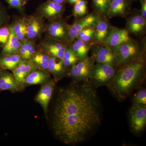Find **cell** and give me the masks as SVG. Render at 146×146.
Wrapping results in <instances>:
<instances>
[{
    "label": "cell",
    "instance_id": "1",
    "mask_svg": "<svg viewBox=\"0 0 146 146\" xmlns=\"http://www.w3.org/2000/svg\"><path fill=\"white\" fill-rule=\"evenodd\" d=\"M96 88L89 81L72 82L58 89L53 105L50 125L63 143L75 145L86 140L101 122Z\"/></svg>",
    "mask_w": 146,
    "mask_h": 146
},
{
    "label": "cell",
    "instance_id": "2",
    "mask_svg": "<svg viewBox=\"0 0 146 146\" xmlns=\"http://www.w3.org/2000/svg\"><path fill=\"white\" fill-rule=\"evenodd\" d=\"M145 77V59L144 56L118 68L115 76L107 86L117 99L122 101L141 86Z\"/></svg>",
    "mask_w": 146,
    "mask_h": 146
},
{
    "label": "cell",
    "instance_id": "3",
    "mask_svg": "<svg viewBox=\"0 0 146 146\" xmlns=\"http://www.w3.org/2000/svg\"><path fill=\"white\" fill-rule=\"evenodd\" d=\"M145 46L131 38L122 44L115 52L116 67L119 68L131 60L145 56Z\"/></svg>",
    "mask_w": 146,
    "mask_h": 146
},
{
    "label": "cell",
    "instance_id": "4",
    "mask_svg": "<svg viewBox=\"0 0 146 146\" xmlns=\"http://www.w3.org/2000/svg\"><path fill=\"white\" fill-rule=\"evenodd\" d=\"M117 68L112 65L96 63L94 65L89 82L95 88L106 86L115 76Z\"/></svg>",
    "mask_w": 146,
    "mask_h": 146
},
{
    "label": "cell",
    "instance_id": "5",
    "mask_svg": "<svg viewBox=\"0 0 146 146\" xmlns=\"http://www.w3.org/2000/svg\"><path fill=\"white\" fill-rule=\"evenodd\" d=\"M95 61L91 56L83 60H79L68 70L67 76L73 82L89 81Z\"/></svg>",
    "mask_w": 146,
    "mask_h": 146
},
{
    "label": "cell",
    "instance_id": "6",
    "mask_svg": "<svg viewBox=\"0 0 146 146\" xmlns=\"http://www.w3.org/2000/svg\"><path fill=\"white\" fill-rule=\"evenodd\" d=\"M50 21L45 29L48 37L68 44V37L70 25L60 17Z\"/></svg>",
    "mask_w": 146,
    "mask_h": 146
},
{
    "label": "cell",
    "instance_id": "7",
    "mask_svg": "<svg viewBox=\"0 0 146 146\" xmlns=\"http://www.w3.org/2000/svg\"><path fill=\"white\" fill-rule=\"evenodd\" d=\"M56 82L53 79L44 84L41 85V88L34 98V101L41 106L46 118L48 119L49 106L54 93Z\"/></svg>",
    "mask_w": 146,
    "mask_h": 146
},
{
    "label": "cell",
    "instance_id": "8",
    "mask_svg": "<svg viewBox=\"0 0 146 146\" xmlns=\"http://www.w3.org/2000/svg\"><path fill=\"white\" fill-rule=\"evenodd\" d=\"M98 14L92 13L80 18L70 25L68 31V43L71 44L76 39L79 33L88 27H94Z\"/></svg>",
    "mask_w": 146,
    "mask_h": 146
},
{
    "label": "cell",
    "instance_id": "9",
    "mask_svg": "<svg viewBox=\"0 0 146 146\" xmlns=\"http://www.w3.org/2000/svg\"><path fill=\"white\" fill-rule=\"evenodd\" d=\"M129 115L131 131L135 134L141 133L146 125V106L133 104Z\"/></svg>",
    "mask_w": 146,
    "mask_h": 146
},
{
    "label": "cell",
    "instance_id": "10",
    "mask_svg": "<svg viewBox=\"0 0 146 146\" xmlns=\"http://www.w3.org/2000/svg\"><path fill=\"white\" fill-rule=\"evenodd\" d=\"M131 38L129 33L125 29L112 26L108 35L100 45L105 46L115 52L122 44Z\"/></svg>",
    "mask_w": 146,
    "mask_h": 146
},
{
    "label": "cell",
    "instance_id": "11",
    "mask_svg": "<svg viewBox=\"0 0 146 146\" xmlns=\"http://www.w3.org/2000/svg\"><path fill=\"white\" fill-rule=\"evenodd\" d=\"M146 19L140 11L134 12L126 18V30L129 34L138 37L144 36L146 33Z\"/></svg>",
    "mask_w": 146,
    "mask_h": 146
},
{
    "label": "cell",
    "instance_id": "12",
    "mask_svg": "<svg viewBox=\"0 0 146 146\" xmlns=\"http://www.w3.org/2000/svg\"><path fill=\"white\" fill-rule=\"evenodd\" d=\"M26 87L16 79L13 73L7 70H0V90L8 91L12 93L23 91Z\"/></svg>",
    "mask_w": 146,
    "mask_h": 146
},
{
    "label": "cell",
    "instance_id": "13",
    "mask_svg": "<svg viewBox=\"0 0 146 146\" xmlns=\"http://www.w3.org/2000/svg\"><path fill=\"white\" fill-rule=\"evenodd\" d=\"M91 53L95 62L108 64L116 67V55L115 52L101 45H93Z\"/></svg>",
    "mask_w": 146,
    "mask_h": 146
},
{
    "label": "cell",
    "instance_id": "14",
    "mask_svg": "<svg viewBox=\"0 0 146 146\" xmlns=\"http://www.w3.org/2000/svg\"><path fill=\"white\" fill-rule=\"evenodd\" d=\"M43 17L40 16H31L25 18L27 27L26 39L33 41L40 36L45 30Z\"/></svg>",
    "mask_w": 146,
    "mask_h": 146
},
{
    "label": "cell",
    "instance_id": "15",
    "mask_svg": "<svg viewBox=\"0 0 146 146\" xmlns=\"http://www.w3.org/2000/svg\"><path fill=\"white\" fill-rule=\"evenodd\" d=\"M107 18L98 14L94 29L95 32L92 43L100 45L109 34L112 26L108 21Z\"/></svg>",
    "mask_w": 146,
    "mask_h": 146
},
{
    "label": "cell",
    "instance_id": "16",
    "mask_svg": "<svg viewBox=\"0 0 146 146\" xmlns=\"http://www.w3.org/2000/svg\"><path fill=\"white\" fill-rule=\"evenodd\" d=\"M131 4L129 0H111L106 17H127L130 13Z\"/></svg>",
    "mask_w": 146,
    "mask_h": 146
},
{
    "label": "cell",
    "instance_id": "17",
    "mask_svg": "<svg viewBox=\"0 0 146 146\" xmlns=\"http://www.w3.org/2000/svg\"><path fill=\"white\" fill-rule=\"evenodd\" d=\"M69 45L65 42L51 39L48 37L42 45L43 51L50 56L63 59L67 46Z\"/></svg>",
    "mask_w": 146,
    "mask_h": 146
},
{
    "label": "cell",
    "instance_id": "18",
    "mask_svg": "<svg viewBox=\"0 0 146 146\" xmlns=\"http://www.w3.org/2000/svg\"><path fill=\"white\" fill-rule=\"evenodd\" d=\"M68 70L63 63L62 59L54 56H50L47 71L52 75L53 79L57 82L66 76Z\"/></svg>",
    "mask_w": 146,
    "mask_h": 146
},
{
    "label": "cell",
    "instance_id": "19",
    "mask_svg": "<svg viewBox=\"0 0 146 146\" xmlns=\"http://www.w3.org/2000/svg\"><path fill=\"white\" fill-rule=\"evenodd\" d=\"M40 15L49 20L61 17L64 10L63 5L50 1L42 5L39 8Z\"/></svg>",
    "mask_w": 146,
    "mask_h": 146
},
{
    "label": "cell",
    "instance_id": "20",
    "mask_svg": "<svg viewBox=\"0 0 146 146\" xmlns=\"http://www.w3.org/2000/svg\"><path fill=\"white\" fill-rule=\"evenodd\" d=\"M48 71L42 69H35L27 76L24 82L25 87L35 85H40L47 83L52 79Z\"/></svg>",
    "mask_w": 146,
    "mask_h": 146
},
{
    "label": "cell",
    "instance_id": "21",
    "mask_svg": "<svg viewBox=\"0 0 146 146\" xmlns=\"http://www.w3.org/2000/svg\"><path fill=\"white\" fill-rule=\"evenodd\" d=\"M36 69L37 68L31 60H23L18 64L12 72L16 79L24 84L27 76Z\"/></svg>",
    "mask_w": 146,
    "mask_h": 146
},
{
    "label": "cell",
    "instance_id": "22",
    "mask_svg": "<svg viewBox=\"0 0 146 146\" xmlns=\"http://www.w3.org/2000/svg\"><path fill=\"white\" fill-rule=\"evenodd\" d=\"M94 44L91 42H84L77 38L71 44L74 53L79 60L86 59Z\"/></svg>",
    "mask_w": 146,
    "mask_h": 146
},
{
    "label": "cell",
    "instance_id": "23",
    "mask_svg": "<svg viewBox=\"0 0 146 146\" xmlns=\"http://www.w3.org/2000/svg\"><path fill=\"white\" fill-rule=\"evenodd\" d=\"M23 60V59L19 54H0V68L12 72Z\"/></svg>",
    "mask_w": 146,
    "mask_h": 146
},
{
    "label": "cell",
    "instance_id": "24",
    "mask_svg": "<svg viewBox=\"0 0 146 146\" xmlns=\"http://www.w3.org/2000/svg\"><path fill=\"white\" fill-rule=\"evenodd\" d=\"M10 35L8 41L1 52V54H19L21 41L18 39L13 32L11 26H9Z\"/></svg>",
    "mask_w": 146,
    "mask_h": 146
},
{
    "label": "cell",
    "instance_id": "25",
    "mask_svg": "<svg viewBox=\"0 0 146 146\" xmlns=\"http://www.w3.org/2000/svg\"><path fill=\"white\" fill-rule=\"evenodd\" d=\"M50 56L44 52H36L33 55L30 60L38 69L47 71Z\"/></svg>",
    "mask_w": 146,
    "mask_h": 146
},
{
    "label": "cell",
    "instance_id": "26",
    "mask_svg": "<svg viewBox=\"0 0 146 146\" xmlns=\"http://www.w3.org/2000/svg\"><path fill=\"white\" fill-rule=\"evenodd\" d=\"M11 26L13 32L19 40L21 41L26 39L27 27L25 18L17 19Z\"/></svg>",
    "mask_w": 146,
    "mask_h": 146
},
{
    "label": "cell",
    "instance_id": "27",
    "mask_svg": "<svg viewBox=\"0 0 146 146\" xmlns=\"http://www.w3.org/2000/svg\"><path fill=\"white\" fill-rule=\"evenodd\" d=\"M62 60L65 67L68 70L78 61V59L73 51L71 44L68 45L67 46Z\"/></svg>",
    "mask_w": 146,
    "mask_h": 146
},
{
    "label": "cell",
    "instance_id": "28",
    "mask_svg": "<svg viewBox=\"0 0 146 146\" xmlns=\"http://www.w3.org/2000/svg\"><path fill=\"white\" fill-rule=\"evenodd\" d=\"M86 0H79L74 4L73 15L75 17L82 18L88 13V7Z\"/></svg>",
    "mask_w": 146,
    "mask_h": 146
},
{
    "label": "cell",
    "instance_id": "29",
    "mask_svg": "<svg viewBox=\"0 0 146 146\" xmlns=\"http://www.w3.org/2000/svg\"><path fill=\"white\" fill-rule=\"evenodd\" d=\"M110 1L111 0H92L96 13L106 17Z\"/></svg>",
    "mask_w": 146,
    "mask_h": 146
},
{
    "label": "cell",
    "instance_id": "30",
    "mask_svg": "<svg viewBox=\"0 0 146 146\" xmlns=\"http://www.w3.org/2000/svg\"><path fill=\"white\" fill-rule=\"evenodd\" d=\"M94 27H88L84 29L79 33L77 38L86 42L92 43L94 38Z\"/></svg>",
    "mask_w": 146,
    "mask_h": 146
},
{
    "label": "cell",
    "instance_id": "31",
    "mask_svg": "<svg viewBox=\"0 0 146 146\" xmlns=\"http://www.w3.org/2000/svg\"><path fill=\"white\" fill-rule=\"evenodd\" d=\"M10 35V29L8 25L0 27V48H2L8 41Z\"/></svg>",
    "mask_w": 146,
    "mask_h": 146
},
{
    "label": "cell",
    "instance_id": "32",
    "mask_svg": "<svg viewBox=\"0 0 146 146\" xmlns=\"http://www.w3.org/2000/svg\"><path fill=\"white\" fill-rule=\"evenodd\" d=\"M133 104L146 106V90L141 89L136 93L133 99Z\"/></svg>",
    "mask_w": 146,
    "mask_h": 146
},
{
    "label": "cell",
    "instance_id": "33",
    "mask_svg": "<svg viewBox=\"0 0 146 146\" xmlns=\"http://www.w3.org/2000/svg\"><path fill=\"white\" fill-rule=\"evenodd\" d=\"M9 17L5 7L0 3V27L7 25Z\"/></svg>",
    "mask_w": 146,
    "mask_h": 146
},
{
    "label": "cell",
    "instance_id": "34",
    "mask_svg": "<svg viewBox=\"0 0 146 146\" xmlns=\"http://www.w3.org/2000/svg\"><path fill=\"white\" fill-rule=\"evenodd\" d=\"M29 48V40L26 39L21 41V46L19 49V54L23 60H27Z\"/></svg>",
    "mask_w": 146,
    "mask_h": 146
},
{
    "label": "cell",
    "instance_id": "35",
    "mask_svg": "<svg viewBox=\"0 0 146 146\" xmlns=\"http://www.w3.org/2000/svg\"><path fill=\"white\" fill-rule=\"evenodd\" d=\"M36 52L35 44L33 41L29 40V48L27 56V60H30L33 55Z\"/></svg>",
    "mask_w": 146,
    "mask_h": 146
},
{
    "label": "cell",
    "instance_id": "36",
    "mask_svg": "<svg viewBox=\"0 0 146 146\" xmlns=\"http://www.w3.org/2000/svg\"><path fill=\"white\" fill-rule=\"evenodd\" d=\"M11 7L21 9L22 5V0H6Z\"/></svg>",
    "mask_w": 146,
    "mask_h": 146
},
{
    "label": "cell",
    "instance_id": "37",
    "mask_svg": "<svg viewBox=\"0 0 146 146\" xmlns=\"http://www.w3.org/2000/svg\"><path fill=\"white\" fill-rule=\"evenodd\" d=\"M141 3V9L140 11L141 15L145 18H146V1L140 0Z\"/></svg>",
    "mask_w": 146,
    "mask_h": 146
},
{
    "label": "cell",
    "instance_id": "38",
    "mask_svg": "<svg viewBox=\"0 0 146 146\" xmlns=\"http://www.w3.org/2000/svg\"><path fill=\"white\" fill-rule=\"evenodd\" d=\"M65 1V0H52V1L57 3L60 4H63Z\"/></svg>",
    "mask_w": 146,
    "mask_h": 146
},
{
    "label": "cell",
    "instance_id": "39",
    "mask_svg": "<svg viewBox=\"0 0 146 146\" xmlns=\"http://www.w3.org/2000/svg\"><path fill=\"white\" fill-rule=\"evenodd\" d=\"M79 0H68V1L70 3L75 4Z\"/></svg>",
    "mask_w": 146,
    "mask_h": 146
},
{
    "label": "cell",
    "instance_id": "40",
    "mask_svg": "<svg viewBox=\"0 0 146 146\" xmlns=\"http://www.w3.org/2000/svg\"><path fill=\"white\" fill-rule=\"evenodd\" d=\"M1 68H0V70H1Z\"/></svg>",
    "mask_w": 146,
    "mask_h": 146
},
{
    "label": "cell",
    "instance_id": "41",
    "mask_svg": "<svg viewBox=\"0 0 146 146\" xmlns=\"http://www.w3.org/2000/svg\"><path fill=\"white\" fill-rule=\"evenodd\" d=\"M1 92V90H0V92Z\"/></svg>",
    "mask_w": 146,
    "mask_h": 146
}]
</instances>
